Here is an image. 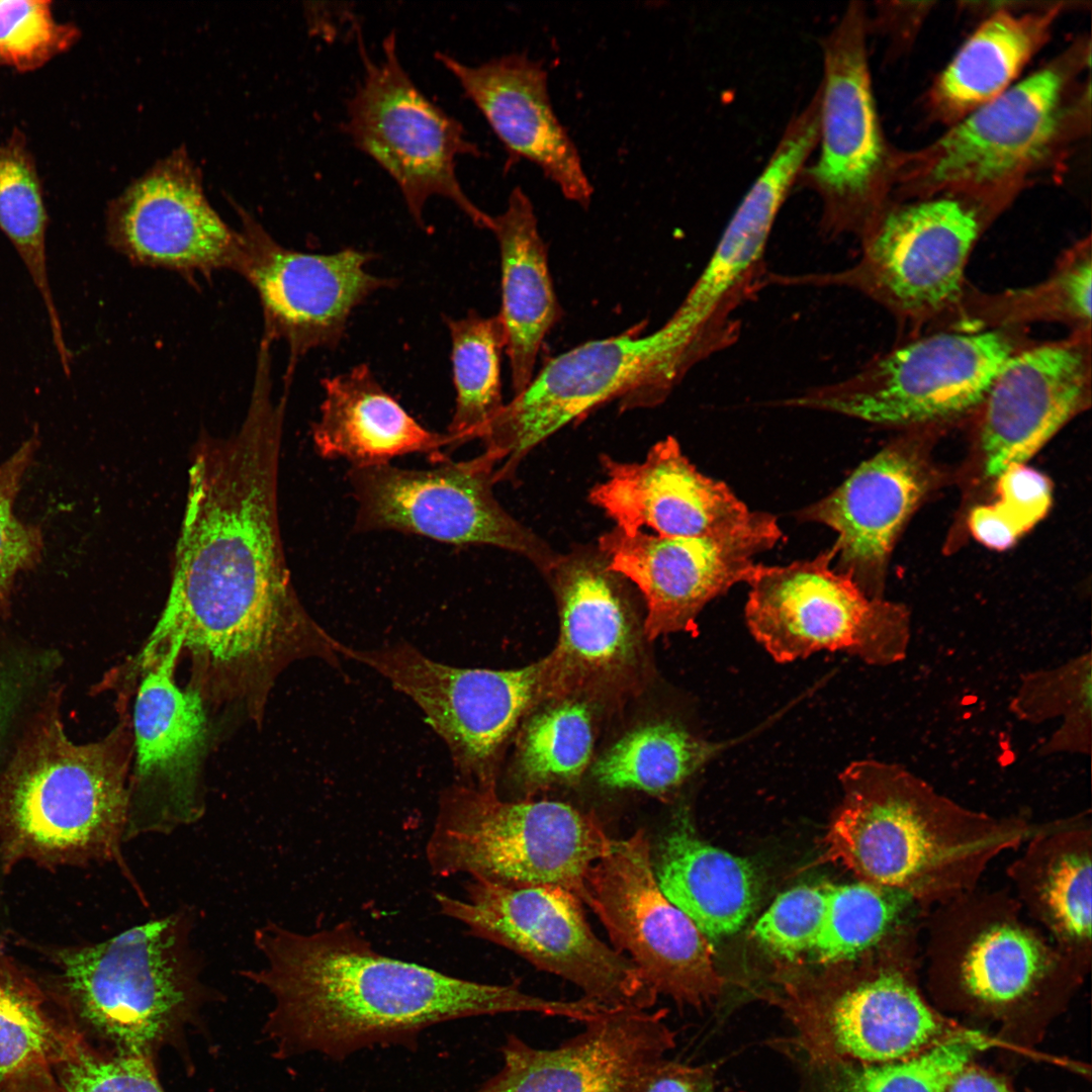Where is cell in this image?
Here are the masks:
<instances>
[{"label": "cell", "mask_w": 1092, "mask_h": 1092, "mask_svg": "<svg viewBox=\"0 0 1092 1092\" xmlns=\"http://www.w3.org/2000/svg\"><path fill=\"white\" fill-rule=\"evenodd\" d=\"M283 407L253 399L228 438L202 437L169 595L150 639L177 641L189 682L221 702L267 698L278 675L325 637L293 586L278 516Z\"/></svg>", "instance_id": "obj_1"}, {"label": "cell", "mask_w": 1092, "mask_h": 1092, "mask_svg": "<svg viewBox=\"0 0 1092 1092\" xmlns=\"http://www.w3.org/2000/svg\"><path fill=\"white\" fill-rule=\"evenodd\" d=\"M254 940L265 965L243 974L273 997L267 1029L283 1058L342 1062L375 1048L413 1050L441 1023L525 1012L558 1017L564 1009L518 984L480 983L387 957L350 921L309 933L269 922Z\"/></svg>", "instance_id": "obj_2"}, {"label": "cell", "mask_w": 1092, "mask_h": 1092, "mask_svg": "<svg viewBox=\"0 0 1092 1092\" xmlns=\"http://www.w3.org/2000/svg\"><path fill=\"white\" fill-rule=\"evenodd\" d=\"M61 687L46 694L0 770V861L82 867L122 855L129 809L131 722L104 737L75 743L61 713Z\"/></svg>", "instance_id": "obj_3"}, {"label": "cell", "mask_w": 1092, "mask_h": 1092, "mask_svg": "<svg viewBox=\"0 0 1092 1092\" xmlns=\"http://www.w3.org/2000/svg\"><path fill=\"white\" fill-rule=\"evenodd\" d=\"M840 780L845 798L824 856L913 897L956 887L1022 833L963 809L899 764L853 761Z\"/></svg>", "instance_id": "obj_4"}, {"label": "cell", "mask_w": 1092, "mask_h": 1092, "mask_svg": "<svg viewBox=\"0 0 1092 1092\" xmlns=\"http://www.w3.org/2000/svg\"><path fill=\"white\" fill-rule=\"evenodd\" d=\"M891 201L859 239L858 259L841 270L769 273L768 285L839 287L886 309L902 336L941 328L968 286L966 269L984 232L1001 212L961 195Z\"/></svg>", "instance_id": "obj_5"}, {"label": "cell", "mask_w": 1092, "mask_h": 1092, "mask_svg": "<svg viewBox=\"0 0 1092 1092\" xmlns=\"http://www.w3.org/2000/svg\"><path fill=\"white\" fill-rule=\"evenodd\" d=\"M192 925L179 911L57 954L79 1015L111 1050L154 1059L194 1019L206 989Z\"/></svg>", "instance_id": "obj_6"}, {"label": "cell", "mask_w": 1092, "mask_h": 1092, "mask_svg": "<svg viewBox=\"0 0 1092 1092\" xmlns=\"http://www.w3.org/2000/svg\"><path fill=\"white\" fill-rule=\"evenodd\" d=\"M613 841L596 817L570 805L506 802L494 791L454 785L441 795L426 855L436 876L553 885L584 903L586 875Z\"/></svg>", "instance_id": "obj_7"}, {"label": "cell", "mask_w": 1092, "mask_h": 1092, "mask_svg": "<svg viewBox=\"0 0 1092 1092\" xmlns=\"http://www.w3.org/2000/svg\"><path fill=\"white\" fill-rule=\"evenodd\" d=\"M1081 53L1069 54L973 110L920 152L898 158L904 198L952 194L1002 211L1043 164L1071 120L1068 89Z\"/></svg>", "instance_id": "obj_8"}, {"label": "cell", "mask_w": 1092, "mask_h": 1092, "mask_svg": "<svg viewBox=\"0 0 1092 1092\" xmlns=\"http://www.w3.org/2000/svg\"><path fill=\"white\" fill-rule=\"evenodd\" d=\"M1027 328L940 329L903 336L845 378L779 401L881 426H916L974 413L1005 362L1032 341Z\"/></svg>", "instance_id": "obj_9"}, {"label": "cell", "mask_w": 1092, "mask_h": 1092, "mask_svg": "<svg viewBox=\"0 0 1092 1092\" xmlns=\"http://www.w3.org/2000/svg\"><path fill=\"white\" fill-rule=\"evenodd\" d=\"M869 17L852 1L821 40L823 75L818 86V156L798 183L820 201V234L858 240L891 202L897 154L888 145L876 107L869 64Z\"/></svg>", "instance_id": "obj_10"}, {"label": "cell", "mask_w": 1092, "mask_h": 1092, "mask_svg": "<svg viewBox=\"0 0 1092 1092\" xmlns=\"http://www.w3.org/2000/svg\"><path fill=\"white\" fill-rule=\"evenodd\" d=\"M445 916L558 976L605 1008L650 1009L657 996L625 954L602 941L582 902L553 885H506L471 878L462 898L436 892Z\"/></svg>", "instance_id": "obj_11"}, {"label": "cell", "mask_w": 1092, "mask_h": 1092, "mask_svg": "<svg viewBox=\"0 0 1092 1092\" xmlns=\"http://www.w3.org/2000/svg\"><path fill=\"white\" fill-rule=\"evenodd\" d=\"M363 75L347 103L343 130L354 146L384 170L398 187L414 220L424 223L426 202L452 201L478 228L491 230L492 216L466 195L456 174L460 157H479L462 123L434 103L412 80L398 57L396 37L371 59L358 36Z\"/></svg>", "instance_id": "obj_12"}, {"label": "cell", "mask_w": 1092, "mask_h": 1092, "mask_svg": "<svg viewBox=\"0 0 1092 1092\" xmlns=\"http://www.w3.org/2000/svg\"><path fill=\"white\" fill-rule=\"evenodd\" d=\"M431 468L391 463L350 466L354 531H395L457 545H488L519 554L543 574L559 554L513 518L493 492L497 461L483 451L462 461L446 455Z\"/></svg>", "instance_id": "obj_13"}, {"label": "cell", "mask_w": 1092, "mask_h": 1092, "mask_svg": "<svg viewBox=\"0 0 1092 1092\" xmlns=\"http://www.w3.org/2000/svg\"><path fill=\"white\" fill-rule=\"evenodd\" d=\"M830 549L784 566L756 564L745 620L754 639L780 663L821 650L844 651L873 665L905 658L904 608L868 597L837 572Z\"/></svg>", "instance_id": "obj_14"}, {"label": "cell", "mask_w": 1092, "mask_h": 1092, "mask_svg": "<svg viewBox=\"0 0 1092 1092\" xmlns=\"http://www.w3.org/2000/svg\"><path fill=\"white\" fill-rule=\"evenodd\" d=\"M584 903L656 996L698 1007L718 994L722 979L711 945L660 890L643 830L614 840L590 867Z\"/></svg>", "instance_id": "obj_15"}, {"label": "cell", "mask_w": 1092, "mask_h": 1092, "mask_svg": "<svg viewBox=\"0 0 1092 1092\" xmlns=\"http://www.w3.org/2000/svg\"><path fill=\"white\" fill-rule=\"evenodd\" d=\"M342 655L387 678L423 711L462 777L492 791L489 764L524 713L544 695L542 661L519 669L463 668L435 661L406 644Z\"/></svg>", "instance_id": "obj_16"}, {"label": "cell", "mask_w": 1092, "mask_h": 1092, "mask_svg": "<svg viewBox=\"0 0 1092 1092\" xmlns=\"http://www.w3.org/2000/svg\"><path fill=\"white\" fill-rule=\"evenodd\" d=\"M180 655L179 643L172 641L138 658L145 671L130 719L135 759L125 841L169 833L197 821L204 810L207 711L195 691L175 681Z\"/></svg>", "instance_id": "obj_17"}, {"label": "cell", "mask_w": 1092, "mask_h": 1092, "mask_svg": "<svg viewBox=\"0 0 1092 1092\" xmlns=\"http://www.w3.org/2000/svg\"><path fill=\"white\" fill-rule=\"evenodd\" d=\"M783 532L777 518L754 512L744 526L702 537L649 535L615 527L599 539L609 567L633 582L646 604L648 639L697 631V617L713 599L747 583L754 557L772 548Z\"/></svg>", "instance_id": "obj_18"}, {"label": "cell", "mask_w": 1092, "mask_h": 1092, "mask_svg": "<svg viewBox=\"0 0 1092 1092\" xmlns=\"http://www.w3.org/2000/svg\"><path fill=\"white\" fill-rule=\"evenodd\" d=\"M243 221L242 272L257 288L269 335L287 342L292 363L310 350L337 347L352 311L393 284L366 270L374 258L370 252H297L276 243L253 219Z\"/></svg>", "instance_id": "obj_19"}, {"label": "cell", "mask_w": 1092, "mask_h": 1092, "mask_svg": "<svg viewBox=\"0 0 1092 1092\" xmlns=\"http://www.w3.org/2000/svg\"><path fill=\"white\" fill-rule=\"evenodd\" d=\"M664 1016L662 1009L604 1008L549 1049L511 1033L499 1070L474 1092H632L675 1045Z\"/></svg>", "instance_id": "obj_20"}, {"label": "cell", "mask_w": 1092, "mask_h": 1092, "mask_svg": "<svg viewBox=\"0 0 1092 1092\" xmlns=\"http://www.w3.org/2000/svg\"><path fill=\"white\" fill-rule=\"evenodd\" d=\"M1091 391L1092 331L1032 340L1013 354L976 408L986 474L998 477L1011 464H1024L1089 407Z\"/></svg>", "instance_id": "obj_21"}, {"label": "cell", "mask_w": 1092, "mask_h": 1092, "mask_svg": "<svg viewBox=\"0 0 1092 1092\" xmlns=\"http://www.w3.org/2000/svg\"><path fill=\"white\" fill-rule=\"evenodd\" d=\"M113 243L130 259L170 269L242 271L245 243L207 201L201 177L182 150L157 162L110 208Z\"/></svg>", "instance_id": "obj_22"}, {"label": "cell", "mask_w": 1092, "mask_h": 1092, "mask_svg": "<svg viewBox=\"0 0 1092 1092\" xmlns=\"http://www.w3.org/2000/svg\"><path fill=\"white\" fill-rule=\"evenodd\" d=\"M436 59L483 115L511 159L535 164L566 199L583 207L590 203L594 187L553 109L541 62L518 53L476 66L441 52Z\"/></svg>", "instance_id": "obj_23"}, {"label": "cell", "mask_w": 1092, "mask_h": 1092, "mask_svg": "<svg viewBox=\"0 0 1092 1092\" xmlns=\"http://www.w3.org/2000/svg\"><path fill=\"white\" fill-rule=\"evenodd\" d=\"M601 462L608 478L590 489L589 500L625 532L645 526L666 537L711 536L734 531L753 516L725 483L700 473L673 437L652 446L643 462L607 455Z\"/></svg>", "instance_id": "obj_24"}, {"label": "cell", "mask_w": 1092, "mask_h": 1092, "mask_svg": "<svg viewBox=\"0 0 1092 1092\" xmlns=\"http://www.w3.org/2000/svg\"><path fill=\"white\" fill-rule=\"evenodd\" d=\"M545 575L560 618L558 645L542 660L546 694H564L629 663L636 631L627 579L609 567L601 551L577 546L559 554Z\"/></svg>", "instance_id": "obj_25"}, {"label": "cell", "mask_w": 1092, "mask_h": 1092, "mask_svg": "<svg viewBox=\"0 0 1092 1092\" xmlns=\"http://www.w3.org/2000/svg\"><path fill=\"white\" fill-rule=\"evenodd\" d=\"M669 380L664 329L643 334L638 326L550 359L534 375L526 397L544 425L560 430L613 399L622 411L655 406L665 399Z\"/></svg>", "instance_id": "obj_26"}, {"label": "cell", "mask_w": 1092, "mask_h": 1092, "mask_svg": "<svg viewBox=\"0 0 1092 1092\" xmlns=\"http://www.w3.org/2000/svg\"><path fill=\"white\" fill-rule=\"evenodd\" d=\"M924 472L914 457L888 447L862 462L831 493L798 511L802 522L831 528L837 572L845 574L869 597L895 540L923 496Z\"/></svg>", "instance_id": "obj_27"}, {"label": "cell", "mask_w": 1092, "mask_h": 1092, "mask_svg": "<svg viewBox=\"0 0 1092 1092\" xmlns=\"http://www.w3.org/2000/svg\"><path fill=\"white\" fill-rule=\"evenodd\" d=\"M798 1029L810 1054L829 1065L894 1062L947 1039L944 1020L896 972L845 991Z\"/></svg>", "instance_id": "obj_28"}, {"label": "cell", "mask_w": 1092, "mask_h": 1092, "mask_svg": "<svg viewBox=\"0 0 1092 1092\" xmlns=\"http://www.w3.org/2000/svg\"><path fill=\"white\" fill-rule=\"evenodd\" d=\"M324 400L311 429L316 452L351 466L388 463L424 453L431 461L445 447H457L450 433L428 430L386 392L367 364L323 380Z\"/></svg>", "instance_id": "obj_29"}, {"label": "cell", "mask_w": 1092, "mask_h": 1092, "mask_svg": "<svg viewBox=\"0 0 1092 1092\" xmlns=\"http://www.w3.org/2000/svg\"><path fill=\"white\" fill-rule=\"evenodd\" d=\"M500 255L502 307L514 394L532 381L539 350L560 320L546 245L534 206L520 186L510 193L505 210L492 216L490 230Z\"/></svg>", "instance_id": "obj_30"}, {"label": "cell", "mask_w": 1092, "mask_h": 1092, "mask_svg": "<svg viewBox=\"0 0 1092 1092\" xmlns=\"http://www.w3.org/2000/svg\"><path fill=\"white\" fill-rule=\"evenodd\" d=\"M653 866L664 896L708 941L739 931L760 900L757 868L701 840L687 821L663 837Z\"/></svg>", "instance_id": "obj_31"}, {"label": "cell", "mask_w": 1092, "mask_h": 1092, "mask_svg": "<svg viewBox=\"0 0 1092 1092\" xmlns=\"http://www.w3.org/2000/svg\"><path fill=\"white\" fill-rule=\"evenodd\" d=\"M1063 6L987 18L940 73L929 93L932 112L954 123L1008 88L1049 39Z\"/></svg>", "instance_id": "obj_32"}, {"label": "cell", "mask_w": 1092, "mask_h": 1092, "mask_svg": "<svg viewBox=\"0 0 1092 1092\" xmlns=\"http://www.w3.org/2000/svg\"><path fill=\"white\" fill-rule=\"evenodd\" d=\"M1092 243L1088 236L1068 248L1043 280L987 292L968 284L942 329L980 331L1061 324L1070 332L1092 331Z\"/></svg>", "instance_id": "obj_33"}, {"label": "cell", "mask_w": 1092, "mask_h": 1092, "mask_svg": "<svg viewBox=\"0 0 1092 1092\" xmlns=\"http://www.w3.org/2000/svg\"><path fill=\"white\" fill-rule=\"evenodd\" d=\"M779 212L759 195H745L712 256L681 303L703 324L731 328L739 308L765 287L764 255Z\"/></svg>", "instance_id": "obj_34"}, {"label": "cell", "mask_w": 1092, "mask_h": 1092, "mask_svg": "<svg viewBox=\"0 0 1092 1092\" xmlns=\"http://www.w3.org/2000/svg\"><path fill=\"white\" fill-rule=\"evenodd\" d=\"M726 744L711 742L672 721L639 727L594 765L601 785L664 795L703 768Z\"/></svg>", "instance_id": "obj_35"}, {"label": "cell", "mask_w": 1092, "mask_h": 1092, "mask_svg": "<svg viewBox=\"0 0 1092 1092\" xmlns=\"http://www.w3.org/2000/svg\"><path fill=\"white\" fill-rule=\"evenodd\" d=\"M451 339L455 408L448 433L458 446L483 439L505 405L500 359L506 334L498 314L483 316L469 311L461 318H446Z\"/></svg>", "instance_id": "obj_36"}, {"label": "cell", "mask_w": 1092, "mask_h": 1092, "mask_svg": "<svg viewBox=\"0 0 1092 1092\" xmlns=\"http://www.w3.org/2000/svg\"><path fill=\"white\" fill-rule=\"evenodd\" d=\"M46 210L33 164L18 136L0 145V230L10 240L48 309L60 355L67 353L46 257Z\"/></svg>", "instance_id": "obj_37"}, {"label": "cell", "mask_w": 1092, "mask_h": 1092, "mask_svg": "<svg viewBox=\"0 0 1092 1092\" xmlns=\"http://www.w3.org/2000/svg\"><path fill=\"white\" fill-rule=\"evenodd\" d=\"M1045 967V951L1036 938L1020 928L997 925L972 944L963 962V984L982 1003L1008 1005L1030 993Z\"/></svg>", "instance_id": "obj_38"}, {"label": "cell", "mask_w": 1092, "mask_h": 1092, "mask_svg": "<svg viewBox=\"0 0 1092 1092\" xmlns=\"http://www.w3.org/2000/svg\"><path fill=\"white\" fill-rule=\"evenodd\" d=\"M592 751L587 708L573 701L556 704L528 722L519 746L520 777L532 788L572 782L586 768Z\"/></svg>", "instance_id": "obj_39"}, {"label": "cell", "mask_w": 1092, "mask_h": 1092, "mask_svg": "<svg viewBox=\"0 0 1092 1092\" xmlns=\"http://www.w3.org/2000/svg\"><path fill=\"white\" fill-rule=\"evenodd\" d=\"M867 882L828 885L823 926L813 951L822 963L855 958L876 944L913 900Z\"/></svg>", "instance_id": "obj_40"}, {"label": "cell", "mask_w": 1092, "mask_h": 1092, "mask_svg": "<svg viewBox=\"0 0 1092 1092\" xmlns=\"http://www.w3.org/2000/svg\"><path fill=\"white\" fill-rule=\"evenodd\" d=\"M983 1045L975 1035L944 1039L906 1059L878 1064L840 1062L827 1092H946Z\"/></svg>", "instance_id": "obj_41"}, {"label": "cell", "mask_w": 1092, "mask_h": 1092, "mask_svg": "<svg viewBox=\"0 0 1092 1092\" xmlns=\"http://www.w3.org/2000/svg\"><path fill=\"white\" fill-rule=\"evenodd\" d=\"M1011 710L1029 722L1063 715L1065 722L1042 752L1090 751L1091 655H1081L1055 668L1028 674L1012 700Z\"/></svg>", "instance_id": "obj_42"}, {"label": "cell", "mask_w": 1092, "mask_h": 1092, "mask_svg": "<svg viewBox=\"0 0 1092 1092\" xmlns=\"http://www.w3.org/2000/svg\"><path fill=\"white\" fill-rule=\"evenodd\" d=\"M56 1036L36 1004L0 988V1091L36 1076L56 1053Z\"/></svg>", "instance_id": "obj_43"}, {"label": "cell", "mask_w": 1092, "mask_h": 1092, "mask_svg": "<svg viewBox=\"0 0 1092 1092\" xmlns=\"http://www.w3.org/2000/svg\"><path fill=\"white\" fill-rule=\"evenodd\" d=\"M37 447V438L32 436L0 464V615L7 613L17 575L33 567L42 553L39 528L22 522L14 513L16 497Z\"/></svg>", "instance_id": "obj_44"}, {"label": "cell", "mask_w": 1092, "mask_h": 1092, "mask_svg": "<svg viewBox=\"0 0 1092 1092\" xmlns=\"http://www.w3.org/2000/svg\"><path fill=\"white\" fill-rule=\"evenodd\" d=\"M77 29L58 22L49 1L0 0V66L34 70L70 48Z\"/></svg>", "instance_id": "obj_45"}, {"label": "cell", "mask_w": 1092, "mask_h": 1092, "mask_svg": "<svg viewBox=\"0 0 1092 1092\" xmlns=\"http://www.w3.org/2000/svg\"><path fill=\"white\" fill-rule=\"evenodd\" d=\"M61 1059L64 1092H165L148 1056L98 1052L77 1039L65 1043Z\"/></svg>", "instance_id": "obj_46"}, {"label": "cell", "mask_w": 1092, "mask_h": 1092, "mask_svg": "<svg viewBox=\"0 0 1092 1092\" xmlns=\"http://www.w3.org/2000/svg\"><path fill=\"white\" fill-rule=\"evenodd\" d=\"M828 885H799L780 894L753 927L769 951L794 960L813 950L827 907Z\"/></svg>", "instance_id": "obj_47"}, {"label": "cell", "mask_w": 1092, "mask_h": 1092, "mask_svg": "<svg viewBox=\"0 0 1092 1092\" xmlns=\"http://www.w3.org/2000/svg\"><path fill=\"white\" fill-rule=\"evenodd\" d=\"M1043 901L1053 920L1068 936H1091V859L1084 852L1062 855L1051 867Z\"/></svg>", "instance_id": "obj_48"}, {"label": "cell", "mask_w": 1092, "mask_h": 1092, "mask_svg": "<svg viewBox=\"0 0 1092 1092\" xmlns=\"http://www.w3.org/2000/svg\"><path fill=\"white\" fill-rule=\"evenodd\" d=\"M55 655L14 652L0 655V770L13 746L10 736L31 696L55 666Z\"/></svg>", "instance_id": "obj_49"}, {"label": "cell", "mask_w": 1092, "mask_h": 1092, "mask_svg": "<svg viewBox=\"0 0 1092 1092\" xmlns=\"http://www.w3.org/2000/svg\"><path fill=\"white\" fill-rule=\"evenodd\" d=\"M997 478L1000 498L995 505L1023 534L1049 511L1051 482L1024 464H1011Z\"/></svg>", "instance_id": "obj_50"}, {"label": "cell", "mask_w": 1092, "mask_h": 1092, "mask_svg": "<svg viewBox=\"0 0 1092 1092\" xmlns=\"http://www.w3.org/2000/svg\"><path fill=\"white\" fill-rule=\"evenodd\" d=\"M713 1080L711 1066H691L665 1058L632 1092H713Z\"/></svg>", "instance_id": "obj_51"}, {"label": "cell", "mask_w": 1092, "mask_h": 1092, "mask_svg": "<svg viewBox=\"0 0 1092 1092\" xmlns=\"http://www.w3.org/2000/svg\"><path fill=\"white\" fill-rule=\"evenodd\" d=\"M969 524L973 536L995 550L1008 549L1022 535L995 504L973 509Z\"/></svg>", "instance_id": "obj_52"}, {"label": "cell", "mask_w": 1092, "mask_h": 1092, "mask_svg": "<svg viewBox=\"0 0 1092 1092\" xmlns=\"http://www.w3.org/2000/svg\"><path fill=\"white\" fill-rule=\"evenodd\" d=\"M946 1092H1012L999 1078L970 1064L951 1080Z\"/></svg>", "instance_id": "obj_53"}, {"label": "cell", "mask_w": 1092, "mask_h": 1092, "mask_svg": "<svg viewBox=\"0 0 1092 1092\" xmlns=\"http://www.w3.org/2000/svg\"><path fill=\"white\" fill-rule=\"evenodd\" d=\"M1 986H2V983L0 982V988H1Z\"/></svg>", "instance_id": "obj_54"}]
</instances>
